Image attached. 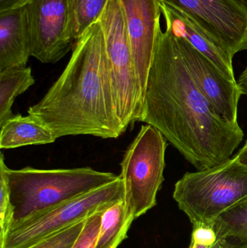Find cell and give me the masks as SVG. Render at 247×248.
Wrapping results in <instances>:
<instances>
[{
    "label": "cell",
    "instance_id": "cell-17",
    "mask_svg": "<svg viewBox=\"0 0 247 248\" xmlns=\"http://www.w3.org/2000/svg\"><path fill=\"white\" fill-rule=\"evenodd\" d=\"M215 227L219 239L247 240V198L218 217Z\"/></svg>",
    "mask_w": 247,
    "mask_h": 248
},
{
    "label": "cell",
    "instance_id": "cell-10",
    "mask_svg": "<svg viewBox=\"0 0 247 248\" xmlns=\"http://www.w3.org/2000/svg\"><path fill=\"white\" fill-rule=\"evenodd\" d=\"M176 37L190 74L215 113L230 125L239 126L238 104L242 94L237 82L225 77L207 57L188 41Z\"/></svg>",
    "mask_w": 247,
    "mask_h": 248
},
{
    "label": "cell",
    "instance_id": "cell-30",
    "mask_svg": "<svg viewBox=\"0 0 247 248\" xmlns=\"http://www.w3.org/2000/svg\"><path fill=\"white\" fill-rule=\"evenodd\" d=\"M238 2L240 3L241 4L246 7L247 9V0H236Z\"/></svg>",
    "mask_w": 247,
    "mask_h": 248
},
{
    "label": "cell",
    "instance_id": "cell-3",
    "mask_svg": "<svg viewBox=\"0 0 247 248\" xmlns=\"http://www.w3.org/2000/svg\"><path fill=\"white\" fill-rule=\"evenodd\" d=\"M13 215L10 229L22 221L115 182L120 176L89 167L10 169L0 157Z\"/></svg>",
    "mask_w": 247,
    "mask_h": 248
},
{
    "label": "cell",
    "instance_id": "cell-1",
    "mask_svg": "<svg viewBox=\"0 0 247 248\" xmlns=\"http://www.w3.org/2000/svg\"><path fill=\"white\" fill-rule=\"evenodd\" d=\"M139 122L160 131L198 170L227 161L244 139L240 126L215 113L167 29L158 33Z\"/></svg>",
    "mask_w": 247,
    "mask_h": 248
},
{
    "label": "cell",
    "instance_id": "cell-28",
    "mask_svg": "<svg viewBox=\"0 0 247 248\" xmlns=\"http://www.w3.org/2000/svg\"><path fill=\"white\" fill-rule=\"evenodd\" d=\"M214 246H207V245L203 244V243H197V242L191 240L189 248H213Z\"/></svg>",
    "mask_w": 247,
    "mask_h": 248
},
{
    "label": "cell",
    "instance_id": "cell-13",
    "mask_svg": "<svg viewBox=\"0 0 247 248\" xmlns=\"http://www.w3.org/2000/svg\"><path fill=\"white\" fill-rule=\"evenodd\" d=\"M30 56L26 7L0 12V71L25 68Z\"/></svg>",
    "mask_w": 247,
    "mask_h": 248
},
{
    "label": "cell",
    "instance_id": "cell-26",
    "mask_svg": "<svg viewBox=\"0 0 247 248\" xmlns=\"http://www.w3.org/2000/svg\"><path fill=\"white\" fill-rule=\"evenodd\" d=\"M223 248H247V240H237L236 243H232L229 239H225Z\"/></svg>",
    "mask_w": 247,
    "mask_h": 248
},
{
    "label": "cell",
    "instance_id": "cell-15",
    "mask_svg": "<svg viewBox=\"0 0 247 248\" xmlns=\"http://www.w3.org/2000/svg\"><path fill=\"white\" fill-rule=\"evenodd\" d=\"M135 218L124 200L110 205L101 215V224L94 248H117L128 237Z\"/></svg>",
    "mask_w": 247,
    "mask_h": 248
},
{
    "label": "cell",
    "instance_id": "cell-20",
    "mask_svg": "<svg viewBox=\"0 0 247 248\" xmlns=\"http://www.w3.org/2000/svg\"><path fill=\"white\" fill-rule=\"evenodd\" d=\"M13 210L10 202L8 186L4 173L0 170V240L10 230Z\"/></svg>",
    "mask_w": 247,
    "mask_h": 248
},
{
    "label": "cell",
    "instance_id": "cell-21",
    "mask_svg": "<svg viewBox=\"0 0 247 248\" xmlns=\"http://www.w3.org/2000/svg\"><path fill=\"white\" fill-rule=\"evenodd\" d=\"M102 213H97L87 218L82 232L73 248H94L101 224Z\"/></svg>",
    "mask_w": 247,
    "mask_h": 248
},
{
    "label": "cell",
    "instance_id": "cell-22",
    "mask_svg": "<svg viewBox=\"0 0 247 248\" xmlns=\"http://www.w3.org/2000/svg\"><path fill=\"white\" fill-rule=\"evenodd\" d=\"M219 238L216 232L215 222L197 223L193 224L191 240L203 243L207 246H214L218 241Z\"/></svg>",
    "mask_w": 247,
    "mask_h": 248
},
{
    "label": "cell",
    "instance_id": "cell-27",
    "mask_svg": "<svg viewBox=\"0 0 247 248\" xmlns=\"http://www.w3.org/2000/svg\"><path fill=\"white\" fill-rule=\"evenodd\" d=\"M75 1L76 0H68V4H69V11H70V32H71V28H72L74 12H75ZM73 37V36H72Z\"/></svg>",
    "mask_w": 247,
    "mask_h": 248
},
{
    "label": "cell",
    "instance_id": "cell-24",
    "mask_svg": "<svg viewBox=\"0 0 247 248\" xmlns=\"http://www.w3.org/2000/svg\"><path fill=\"white\" fill-rule=\"evenodd\" d=\"M242 95H247V65L243 72L239 77V79L236 81Z\"/></svg>",
    "mask_w": 247,
    "mask_h": 248
},
{
    "label": "cell",
    "instance_id": "cell-12",
    "mask_svg": "<svg viewBox=\"0 0 247 248\" xmlns=\"http://www.w3.org/2000/svg\"><path fill=\"white\" fill-rule=\"evenodd\" d=\"M160 8L167 29L175 36L188 41L207 57L225 77L236 81L232 62L233 57L214 36L182 10L161 1Z\"/></svg>",
    "mask_w": 247,
    "mask_h": 248
},
{
    "label": "cell",
    "instance_id": "cell-9",
    "mask_svg": "<svg viewBox=\"0 0 247 248\" xmlns=\"http://www.w3.org/2000/svg\"><path fill=\"white\" fill-rule=\"evenodd\" d=\"M182 10L234 56L247 50V9L236 0H160Z\"/></svg>",
    "mask_w": 247,
    "mask_h": 248
},
{
    "label": "cell",
    "instance_id": "cell-14",
    "mask_svg": "<svg viewBox=\"0 0 247 248\" xmlns=\"http://www.w3.org/2000/svg\"><path fill=\"white\" fill-rule=\"evenodd\" d=\"M0 128L1 149L50 144L57 140L50 128L30 115L13 116L0 125Z\"/></svg>",
    "mask_w": 247,
    "mask_h": 248
},
{
    "label": "cell",
    "instance_id": "cell-25",
    "mask_svg": "<svg viewBox=\"0 0 247 248\" xmlns=\"http://www.w3.org/2000/svg\"><path fill=\"white\" fill-rule=\"evenodd\" d=\"M234 157L239 163L247 167V141Z\"/></svg>",
    "mask_w": 247,
    "mask_h": 248
},
{
    "label": "cell",
    "instance_id": "cell-2",
    "mask_svg": "<svg viewBox=\"0 0 247 248\" xmlns=\"http://www.w3.org/2000/svg\"><path fill=\"white\" fill-rule=\"evenodd\" d=\"M28 113L50 128L57 139H116L124 132L116 112L100 21L77 39L63 72Z\"/></svg>",
    "mask_w": 247,
    "mask_h": 248
},
{
    "label": "cell",
    "instance_id": "cell-5",
    "mask_svg": "<svg viewBox=\"0 0 247 248\" xmlns=\"http://www.w3.org/2000/svg\"><path fill=\"white\" fill-rule=\"evenodd\" d=\"M99 21L104 34L116 112L125 132L131 124L140 120L143 98L120 0H109Z\"/></svg>",
    "mask_w": 247,
    "mask_h": 248
},
{
    "label": "cell",
    "instance_id": "cell-7",
    "mask_svg": "<svg viewBox=\"0 0 247 248\" xmlns=\"http://www.w3.org/2000/svg\"><path fill=\"white\" fill-rule=\"evenodd\" d=\"M124 200L120 177L115 182L55 208L33 216L10 229L0 248H27Z\"/></svg>",
    "mask_w": 247,
    "mask_h": 248
},
{
    "label": "cell",
    "instance_id": "cell-4",
    "mask_svg": "<svg viewBox=\"0 0 247 248\" xmlns=\"http://www.w3.org/2000/svg\"><path fill=\"white\" fill-rule=\"evenodd\" d=\"M174 198L191 224L215 222L247 198V167L233 157L220 166L187 172L175 183Z\"/></svg>",
    "mask_w": 247,
    "mask_h": 248
},
{
    "label": "cell",
    "instance_id": "cell-29",
    "mask_svg": "<svg viewBox=\"0 0 247 248\" xmlns=\"http://www.w3.org/2000/svg\"><path fill=\"white\" fill-rule=\"evenodd\" d=\"M224 240L225 239H219L218 241L215 245L213 248H223V241H224Z\"/></svg>",
    "mask_w": 247,
    "mask_h": 248
},
{
    "label": "cell",
    "instance_id": "cell-11",
    "mask_svg": "<svg viewBox=\"0 0 247 248\" xmlns=\"http://www.w3.org/2000/svg\"><path fill=\"white\" fill-rule=\"evenodd\" d=\"M142 98L160 26V0H120Z\"/></svg>",
    "mask_w": 247,
    "mask_h": 248
},
{
    "label": "cell",
    "instance_id": "cell-6",
    "mask_svg": "<svg viewBox=\"0 0 247 248\" xmlns=\"http://www.w3.org/2000/svg\"><path fill=\"white\" fill-rule=\"evenodd\" d=\"M166 139L152 125H142L125 152L121 179L124 201L135 219L157 204V195L164 182Z\"/></svg>",
    "mask_w": 247,
    "mask_h": 248
},
{
    "label": "cell",
    "instance_id": "cell-8",
    "mask_svg": "<svg viewBox=\"0 0 247 248\" xmlns=\"http://www.w3.org/2000/svg\"><path fill=\"white\" fill-rule=\"evenodd\" d=\"M26 7L31 56L55 63L73 48L68 0H31Z\"/></svg>",
    "mask_w": 247,
    "mask_h": 248
},
{
    "label": "cell",
    "instance_id": "cell-19",
    "mask_svg": "<svg viewBox=\"0 0 247 248\" xmlns=\"http://www.w3.org/2000/svg\"><path fill=\"white\" fill-rule=\"evenodd\" d=\"M87 219L78 221L27 248H73L84 229Z\"/></svg>",
    "mask_w": 247,
    "mask_h": 248
},
{
    "label": "cell",
    "instance_id": "cell-18",
    "mask_svg": "<svg viewBox=\"0 0 247 248\" xmlns=\"http://www.w3.org/2000/svg\"><path fill=\"white\" fill-rule=\"evenodd\" d=\"M109 0H76L71 33L76 42L88 28L100 20Z\"/></svg>",
    "mask_w": 247,
    "mask_h": 248
},
{
    "label": "cell",
    "instance_id": "cell-16",
    "mask_svg": "<svg viewBox=\"0 0 247 248\" xmlns=\"http://www.w3.org/2000/svg\"><path fill=\"white\" fill-rule=\"evenodd\" d=\"M34 83L30 67L0 71V125L15 116L12 107L16 97L27 91Z\"/></svg>",
    "mask_w": 247,
    "mask_h": 248
},
{
    "label": "cell",
    "instance_id": "cell-23",
    "mask_svg": "<svg viewBox=\"0 0 247 248\" xmlns=\"http://www.w3.org/2000/svg\"><path fill=\"white\" fill-rule=\"evenodd\" d=\"M30 1L31 0H0V12L25 7Z\"/></svg>",
    "mask_w": 247,
    "mask_h": 248
}]
</instances>
